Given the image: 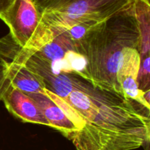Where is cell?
<instances>
[{
	"label": "cell",
	"instance_id": "6da1fadb",
	"mask_svg": "<svg viewBox=\"0 0 150 150\" xmlns=\"http://www.w3.org/2000/svg\"><path fill=\"white\" fill-rule=\"evenodd\" d=\"M21 64L42 79L46 95L76 127V150H133L149 146L150 109L123 95L95 88L75 73L54 74L35 54Z\"/></svg>",
	"mask_w": 150,
	"mask_h": 150
},
{
	"label": "cell",
	"instance_id": "7a4b0ae2",
	"mask_svg": "<svg viewBox=\"0 0 150 150\" xmlns=\"http://www.w3.org/2000/svg\"><path fill=\"white\" fill-rule=\"evenodd\" d=\"M76 51L87 59L92 86L123 95L122 81L129 76L138 79L141 66V35L132 4L91 31Z\"/></svg>",
	"mask_w": 150,
	"mask_h": 150
},
{
	"label": "cell",
	"instance_id": "3957f363",
	"mask_svg": "<svg viewBox=\"0 0 150 150\" xmlns=\"http://www.w3.org/2000/svg\"><path fill=\"white\" fill-rule=\"evenodd\" d=\"M133 0H42L40 23L57 37L83 23H101L128 10Z\"/></svg>",
	"mask_w": 150,
	"mask_h": 150
},
{
	"label": "cell",
	"instance_id": "277c9868",
	"mask_svg": "<svg viewBox=\"0 0 150 150\" xmlns=\"http://www.w3.org/2000/svg\"><path fill=\"white\" fill-rule=\"evenodd\" d=\"M1 20L8 26L13 40L31 54L57 38L40 23V15L32 0H16Z\"/></svg>",
	"mask_w": 150,
	"mask_h": 150
},
{
	"label": "cell",
	"instance_id": "5b68a950",
	"mask_svg": "<svg viewBox=\"0 0 150 150\" xmlns=\"http://www.w3.org/2000/svg\"><path fill=\"white\" fill-rule=\"evenodd\" d=\"M1 101L12 115L23 122L49 127V124L37 103L27 94L13 86L0 69Z\"/></svg>",
	"mask_w": 150,
	"mask_h": 150
},
{
	"label": "cell",
	"instance_id": "8992f818",
	"mask_svg": "<svg viewBox=\"0 0 150 150\" xmlns=\"http://www.w3.org/2000/svg\"><path fill=\"white\" fill-rule=\"evenodd\" d=\"M3 75L14 86L26 94H44L45 85L42 79L26 66L7 62H0Z\"/></svg>",
	"mask_w": 150,
	"mask_h": 150
},
{
	"label": "cell",
	"instance_id": "52a82bcc",
	"mask_svg": "<svg viewBox=\"0 0 150 150\" xmlns=\"http://www.w3.org/2000/svg\"><path fill=\"white\" fill-rule=\"evenodd\" d=\"M42 111L49 127L58 130L67 139L77 131L76 127L68 120L62 110L44 94L29 93Z\"/></svg>",
	"mask_w": 150,
	"mask_h": 150
},
{
	"label": "cell",
	"instance_id": "ba28073f",
	"mask_svg": "<svg viewBox=\"0 0 150 150\" xmlns=\"http://www.w3.org/2000/svg\"><path fill=\"white\" fill-rule=\"evenodd\" d=\"M132 10L139 25L141 35V59L149 55L150 4L149 0H133Z\"/></svg>",
	"mask_w": 150,
	"mask_h": 150
},
{
	"label": "cell",
	"instance_id": "9c48e42d",
	"mask_svg": "<svg viewBox=\"0 0 150 150\" xmlns=\"http://www.w3.org/2000/svg\"><path fill=\"white\" fill-rule=\"evenodd\" d=\"M72 73L78 75L82 79L89 82V75L88 73V62L86 57L75 50H70L64 54Z\"/></svg>",
	"mask_w": 150,
	"mask_h": 150
},
{
	"label": "cell",
	"instance_id": "30bf717a",
	"mask_svg": "<svg viewBox=\"0 0 150 150\" xmlns=\"http://www.w3.org/2000/svg\"><path fill=\"white\" fill-rule=\"evenodd\" d=\"M16 0H0V19H2L11 9Z\"/></svg>",
	"mask_w": 150,
	"mask_h": 150
},
{
	"label": "cell",
	"instance_id": "8fae6325",
	"mask_svg": "<svg viewBox=\"0 0 150 150\" xmlns=\"http://www.w3.org/2000/svg\"><path fill=\"white\" fill-rule=\"evenodd\" d=\"M32 2L34 3V4H35V7H36V6H38V4H39L42 1V0H32Z\"/></svg>",
	"mask_w": 150,
	"mask_h": 150
},
{
	"label": "cell",
	"instance_id": "7c38bea8",
	"mask_svg": "<svg viewBox=\"0 0 150 150\" xmlns=\"http://www.w3.org/2000/svg\"><path fill=\"white\" fill-rule=\"evenodd\" d=\"M145 150H149V147H147V148H146V149H145Z\"/></svg>",
	"mask_w": 150,
	"mask_h": 150
}]
</instances>
